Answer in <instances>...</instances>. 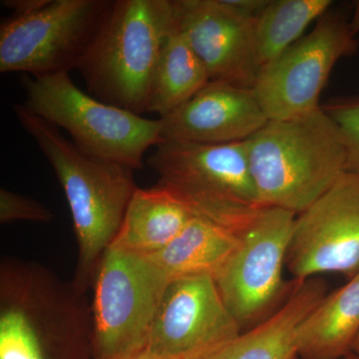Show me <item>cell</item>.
<instances>
[{
  "instance_id": "cell-1",
  "label": "cell",
  "mask_w": 359,
  "mask_h": 359,
  "mask_svg": "<svg viewBox=\"0 0 359 359\" xmlns=\"http://www.w3.org/2000/svg\"><path fill=\"white\" fill-rule=\"evenodd\" d=\"M13 109L65 191L79 249L73 283L85 294L138 189L134 171L85 154L60 129L33 114L23 104H16Z\"/></svg>"
},
{
  "instance_id": "cell-2",
  "label": "cell",
  "mask_w": 359,
  "mask_h": 359,
  "mask_svg": "<svg viewBox=\"0 0 359 359\" xmlns=\"http://www.w3.org/2000/svg\"><path fill=\"white\" fill-rule=\"evenodd\" d=\"M245 149L262 207L297 216L346 172L344 138L323 107L302 117L269 120L245 141Z\"/></svg>"
},
{
  "instance_id": "cell-3",
  "label": "cell",
  "mask_w": 359,
  "mask_h": 359,
  "mask_svg": "<svg viewBox=\"0 0 359 359\" xmlns=\"http://www.w3.org/2000/svg\"><path fill=\"white\" fill-rule=\"evenodd\" d=\"M175 25L174 0H113L77 67L89 93L148 113L156 65Z\"/></svg>"
},
{
  "instance_id": "cell-4",
  "label": "cell",
  "mask_w": 359,
  "mask_h": 359,
  "mask_svg": "<svg viewBox=\"0 0 359 359\" xmlns=\"http://www.w3.org/2000/svg\"><path fill=\"white\" fill-rule=\"evenodd\" d=\"M22 103L33 114L70 134L85 154L129 169L143 168L149 149L162 143L160 119L135 114L79 88L69 73L23 75Z\"/></svg>"
},
{
  "instance_id": "cell-5",
  "label": "cell",
  "mask_w": 359,
  "mask_h": 359,
  "mask_svg": "<svg viewBox=\"0 0 359 359\" xmlns=\"http://www.w3.org/2000/svg\"><path fill=\"white\" fill-rule=\"evenodd\" d=\"M147 162L160 183L173 190L196 217L236 235L264 209L250 175L245 141L219 145L165 142Z\"/></svg>"
},
{
  "instance_id": "cell-6",
  "label": "cell",
  "mask_w": 359,
  "mask_h": 359,
  "mask_svg": "<svg viewBox=\"0 0 359 359\" xmlns=\"http://www.w3.org/2000/svg\"><path fill=\"white\" fill-rule=\"evenodd\" d=\"M169 283L146 255L109 248L94 278V359H118L147 347Z\"/></svg>"
},
{
  "instance_id": "cell-7",
  "label": "cell",
  "mask_w": 359,
  "mask_h": 359,
  "mask_svg": "<svg viewBox=\"0 0 359 359\" xmlns=\"http://www.w3.org/2000/svg\"><path fill=\"white\" fill-rule=\"evenodd\" d=\"M113 0H47L0 25V72L49 76L77 69Z\"/></svg>"
},
{
  "instance_id": "cell-8",
  "label": "cell",
  "mask_w": 359,
  "mask_h": 359,
  "mask_svg": "<svg viewBox=\"0 0 359 359\" xmlns=\"http://www.w3.org/2000/svg\"><path fill=\"white\" fill-rule=\"evenodd\" d=\"M356 37L349 20L330 11L309 34L263 66L254 91L268 119H292L320 109L334 66L358 50Z\"/></svg>"
},
{
  "instance_id": "cell-9",
  "label": "cell",
  "mask_w": 359,
  "mask_h": 359,
  "mask_svg": "<svg viewBox=\"0 0 359 359\" xmlns=\"http://www.w3.org/2000/svg\"><path fill=\"white\" fill-rule=\"evenodd\" d=\"M297 215L264 208L216 276L224 304L241 327L261 320L287 289L283 269Z\"/></svg>"
},
{
  "instance_id": "cell-10",
  "label": "cell",
  "mask_w": 359,
  "mask_h": 359,
  "mask_svg": "<svg viewBox=\"0 0 359 359\" xmlns=\"http://www.w3.org/2000/svg\"><path fill=\"white\" fill-rule=\"evenodd\" d=\"M211 276L180 278L168 285L147 349L166 359H205L242 334Z\"/></svg>"
},
{
  "instance_id": "cell-11",
  "label": "cell",
  "mask_w": 359,
  "mask_h": 359,
  "mask_svg": "<svg viewBox=\"0 0 359 359\" xmlns=\"http://www.w3.org/2000/svg\"><path fill=\"white\" fill-rule=\"evenodd\" d=\"M285 264L294 280L359 271V174L346 172L297 215Z\"/></svg>"
},
{
  "instance_id": "cell-12",
  "label": "cell",
  "mask_w": 359,
  "mask_h": 359,
  "mask_svg": "<svg viewBox=\"0 0 359 359\" xmlns=\"http://www.w3.org/2000/svg\"><path fill=\"white\" fill-rule=\"evenodd\" d=\"M177 25L211 81L254 89L261 71L254 20L231 0H174Z\"/></svg>"
},
{
  "instance_id": "cell-13",
  "label": "cell",
  "mask_w": 359,
  "mask_h": 359,
  "mask_svg": "<svg viewBox=\"0 0 359 359\" xmlns=\"http://www.w3.org/2000/svg\"><path fill=\"white\" fill-rule=\"evenodd\" d=\"M161 138L180 143L245 142L269 121L254 89L210 81L191 100L159 118Z\"/></svg>"
},
{
  "instance_id": "cell-14",
  "label": "cell",
  "mask_w": 359,
  "mask_h": 359,
  "mask_svg": "<svg viewBox=\"0 0 359 359\" xmlns=\"http://www.w3.org/2000/svg\"><path fill=\"white\" fill-rule=\"evenodd\" d=\"M325 297L327 285L321 278L294 280L283 306L250 332H242L219 351V358L297 359L299 327Z\"/></svg>"
},
{
  "instance_id": "cell-15",
  "label": "cell",
  "mask_w": 359,
  "mask_h": 359,
  "mask_svg": "<svg viewBox=\"0 0 359 359\" xmlns=\"http://www.w3.org/2000/svg\"><path fill=\"white\" fill-rule=\"evenodd\" d=\"M195 217L191 208L164 184L138 188L109 248L150 256L169 245Z\"/></svg>"
},
{
  "instance_id": "cell-16",
  "label": "cell",
  "mask_w": 359,
  "mask_h": 359,
  "mask_svg": "<svg viewBox=\"0 0 359 359\" xmlns=\"http://www.w3.org/2000/svg\"><path fill=\"white\" fill-rule=\"evenodd\" d=\"M359 335V271L321 301L302 323L297 353L302 359H344Z\"/></svg>"
},
{
  "instance_id": "cell-17",
  "label": "cell",
  "mask_w": 359,
  "mask_h": 359,
  "mask_svg": "<svg viewBox=\"0 0 359 359\" xmlns=\"http://www.w3.org/2000/svg\"><path fill=\"white\" fill-rule=\"evenodd\" d=\"M238 242L233 231L195 217L169 245L149 257L169 283L189 276L216 278Z\"/></svg>"
},
{
  "instance_id": "cell-18",
  "label": "cell",
  "mask_w": 359,
  "mask_h": 359,
  "mask_svg": "<svg viewBox=\"0 0 359 359\" xmlns=\"http://www.w3.org/2000/svg\"><path fill=\"white\" fill-rule=\"evenodd\" d=\"M211 81L205 65L175 27L163 46L151 85L148 113L159 118L171 114Z\"/></svg>"
},
{
  "instance_id": "cell-19",
  "label": "cell",
  "mask_w": 359,
  "mask_h": 359,
  "mask_svg": "<svg viewBox=\"0 0 359 359\" xmlns=\"http://www.w3.org/2000/svg\"><path fill=\"white\" fill-rule=\"evenodd\" d=\"M332 4V0H269L254 21L261 68L299 41L311 23L330 13Z\"/></svg>"
},
{
  "instance_id": "cell-20",
  "label": "cell",
  "mask_w": 359,
  "mask_h": 359,
  "mask_svg": "<svg viewBox=\"0 0 359 359\" xmlns=\"http://www.w3.org/2000/svg\"><path fill=\"white\" fill-rule=\"evenodd\" d=\"M337 123L346 152V172L359 174V96L330 99L321 105Z\"/></svg>"
},
{
  "instance_id": "cell-21",
  "label": "cell",
  "mask_w": 359,
  "mask_h": 359,
  "mask_svg": "<svg viewBox=\"0 0 359 359\" xmlns=\"http://www.w3.org/2000/svg\"><path fill=\"white\" fill-rule=\"evenodd\" d=\"M53 214L45 205L32 198L25 197L1 188L0 190V222L1 224L15 221L49 223Z\"/></svg>"
},
{
  "instance_id": "cell-22",
  "label": "cell",
  "mask_w": 359,
  "mask_h": 359,
  "mask_svg": "<svg viewBox=\"0 0 359 359\" xmlns=\"http://www.w3.org/2000/svg\"><path fill=\"white\" fill-rule=\"evenodd\" d=\"M47 0H4L2 4L13 11V14H26L43 6Z\"/></svg>"
},
{
  "instance_id": "cell-23",
  "label": "cell",
  "mask_w": 359,
  "mask_h": 359,
  "mask_svg": "<svg viewBox=\"0 0 359 359\" xmlns=\"http://www.w3.org/2000/svg\"><path fill=\"white\" fill-rule=\"evenodd\" d=\"M349 25H351L354 34L358 36L359 35V0L354 4L353 15L349 20Z\"/></svg>"
},
{
  "instance_id": "cell-24",
  "label": "cell",
  "mask_w": 359,
  "mask_h": 359,
  "mask_svg": "<svg viewBox=\"0 0 359 359\" xmlns=\"http://www.w3.org/2000/svg\"><path fill=\"white\" fill-rule=\"evenodd\" d=\"M118 359H166L160 358V356L156 355V354L150 353L147 349L142 351L140 353L132 354V355L125 356V358Z\"/></svg>"
},
{
  "instance_id": "cell-25",
  "label": "cell",
  "mask_w": 359,
  "mask_h": 359,
  "mask_svg": "<svg viewBox=\"0 0 359 359\" xmlns=\"http://www.w3.org/2000/svg\"><path fill=\"white\" fill-rule=\"evenodd\" d=\"M356 354V355H359V335L358 339L355 340V344H354L353 348V353Z\"/></svg>"
},
{
  "instance_id": "cell-26",
  "label": "cell",
  "mask_w": 359,
  "mask_h": 359,
  "mask_svg": "<svg viewBox=\"0 0 359 359\" xmlns=\"http://www.w3.org/2000/svg\"><path fill=\"white\" fill-rule=\"evenodd\" d=\"M344 359H359V355H356V354L351 353L346 356V358Z\"/></svg>"
},
{
  "instance_id": "cell-27",
  "label": "cell",
  "mask_w": 359,
  "mask_h": 359,
  "mask_svg": "<svg viewBox=\"0 0 359 359\" xmlns=\"http://www.w3.org/2000/svg\"><path fill=\"white\" fill-rule=\"evenodd\" d=\"M205 359H221L219 358V353L214 354V355L210 356V358Z\"/></svg>"
}]
</instances>
